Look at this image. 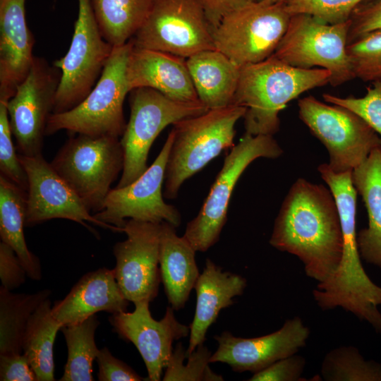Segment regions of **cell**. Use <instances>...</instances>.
<instances>
[{"mask_svg": "<svg viewBox=\"0 0 381 381\" xmlns=\"http://www.w3.org/2000/svg\"><path fill=\"white\" fill-rule=\"evenodd\" d=\"M270 243L296 255L309 277L326 281L337 269L343 249L339 214L330 189L298 179L282 204Z\"/></svg>", "mask_w": 381, "mask_h": 381, "instance_id": "cell-1", "label": "cell"}, {"mask_svg": "<svg viewBox=\"0 0 381 381\" xmlns=\"http://www.w3.org/2000/svg\"><path fill=\"white\" fill-rule=\"evenodd\" d=\"M332 193L339 214L343 249L336 271L319 283L313 294L323 310L340 306L361 320H366L381 334V287L365 273L361 262L356 231L357 190L352 181V171L336 173L328 164L318 168Z\"/></svg>", "mask_w": 381, "mask_h": 381, "instance_id": "cell-2", "label": "cell"}, {"mask_svg": "<svg viewBox=\"0 0 381 381\" xmlns=\"http://www.w3.org/2000/svg\"><path fill=\"white\" fill-rule=\"evenodd\" d=\"M330 73L320 68L292 66L272 54L241 68L231 104L243 107L246 133L253 135L275 134L279 113L302 93L329 83Z\"/></svg>", "mask_w": 381, "mask_h": 381, "instance_id": "cell-3", "label": "cell"}, {"mask_svg": "<svg viewBox=\"0 0 381 381\" xmlns=\"http://www.w3.org/2000/svg\"><path fill=\"white\" fill-rule=\"evenodd\" d=\"M245 112V107L231 104L173 124L174 139L164 175V198H176L187 179L224 150L234 146L235 126Z\"/></svg>", "mask_w": 381, "mask_h": 381, "instance_id": "cell-4", "label": "cell"}, {"mask_svg": "<svg viewBox=\"0 0 381 381\" xmlns=\"http://www.w3.org/2000/svg\"><path fill=\"white\" fill-rule=\"evenodd\" d=\"M133 46L127 43L114 47L102 73L89 95L74 108L52 114L45 135L62 130L74 134L121 138L127 123L123 115V102L131 92L126 68Z\"/></svg>", "mask_w": 381, "mask_h": 381, "instance_id": "cell-5", "label": "cell"}, {"mask_svg": "<svg viewBox=\"0 0 381 381\" xmlns=\"http://www.w3.org/2000/svg\"><path fill=\"white\" fill-rule=\"evenodd\" d=\"M58 174L95 213L103 209L111 185L123 171L120 138L76 134L50 162Z\"/></svg>", "mask_w": 381, "mask_h": 381, "instance_id": "cell-6", "label": "cell"}, {"mask_svg": "<svg viewBox=\"0 0 381 381\" xmlns=\"http://www.w3.org/2000/svg\"><path fill=\"white\" fill-rule=\"evenodd\" d=\"M129 93L130 119L120 138L124 166L116 188L131 184L146 171L152 145L167 126L209 110L200 100L176 101L150 87L135 88Z\"/></svg>", "mask_w": 381, "mask_h": 381, "instance_id": "cell-7", "label": "cell"}, {"mask_svg": "<svg viewBox=\"0 0 381 381\" xmlns=\"http://www.w3.org/2000/svg\"><path fill=\"white\" fill-rule=\"evenodd\" d=\"M291 16L284 1H253L213 28L214 47L241 67L260 62L274 53Z\"/></svg>", "mask_w": 381, "mask_h": 381, "instance_id": "cell-8", "label": "cell"}, {"mask_svg": "<svg viewBox=\"0 0 381 381\" xmlns=\"http://www.w3.org/2000/svg\"><path fill=\"white\" fill-rule=\"evenodd\" d=\"M282 153L273 135L244 133L225 157L198 214L186 225L183 236L196 252H205L219 241L233 190L248 166L258 158L276 159Z\"/></svg>", "mask_w": 381, "mask_h": 381, "instance_id": "cell-9", "label": "cell"}, {"mask_svg": "<svg viewBox=\"0 0 381 381\" xmlns=\"http://www.w3.org/2000/svg\"><path fill=\"white\" fill-rule=\"evenodd\" d=\"M349 26L350 20L329 24L307 14L292 15L273 54L294 67L324 68L331 74V85H342L355 78L347 52Z\"/></svg>", "mask_w": 381, "mask_h": 381, "instance_id": "cell-10", "label": "cell"}, {"mask_svg": "<svg viewBox=\"0 0 381 381\" xmlns=\"http://www.w3.org/2000/svg\"><path fill=\"white\" fill-rule=\"evenodd\" d=\"M298 107L300 119L327 148L328 165L336 173L352 171L381 147V137L347 108L327 104L311 95L300 99Z\"/></svg>", "mask_w": 381, "mask_h": 381, "instance_id": "cell-11", "label": "cell"}, {"mask_svg": "<svg viewBox=\"0 0 381 381\" xmlns=\"http://www.w3.org/2000/svg\"><path fill=\"white\" fill-rule=\"evenodd\" d=\"M210 24L200 0H153L134 46L187 59L214 49Z\"/></svg>", "mask_w": 381, "mask_h": 381, "instance_id": "cell-12", "label": "cell"}, {"mask_svg": "<svg viewBox=\"0 0 381 381\" xmlns=\"http://www.w3.org/2000/svg\"><path fill=\"white\" fill-rule=\"evenodd\" d=\"M78 13L69 49L54 62L61 71L53 112L67 111L79 104L99 80L113 49L103 37L90 0H78Z\"/></svg>", "mask_w": 381, "mask_h": 381, "instance_id": "cell-13", "label": "cell"}, {"mask_svg": "<svg viewBox=\"0 0 381 381\" xmlns=\"http://www.w3.org/2000/svg\"><path fill=\"white\" fill-rule=\"evenodd\" d=\"M61 76L59 68L42 57L34 56L27 77L6 102L19 154L42 155L46 127L53 112Z\"/></svg>", "mask_w": 381, "mask_h": 381, "instance_id": "cell-14", "label": "cell"}, {"mask_svg": "<svg viewBox=\"0 0 381 381\" xmlns=\"http://www.w3.org/2000/svg\"><path fill=\"white\" fill-rule=\"evenodd\" d=\"M173 139L171 129L157 158L140 177L128 186L110 190L103 209L93 214L97 219L122 230L126 219L180 226V212L165 202L162 190Z\"/></svg>", "mask_w": 381, "mask_h": 381, "instance_id": "cell-15", "label": "cell"}, {"mask_svg": "<svg viewBox=\"0 0 381 381\" xmlns=\"http://www.w3.org/2000/svg\"><path fill=\"white\" fill-rule=\"evenodd\" d=\"M18 157L28 181L25 226L53 219H65L83 225L94 234L97 233L87 222L114 232H123L122 229L105 224L92 215L42 155L29 157L18 154Z\"/></svg>", "mask_w": 381, "mask_h": 381, "instance_id": "cell-16", "label": "cell"}, {"mask_svg": "<svg viewBox=\"0 0 381 381\" xmlns=\"http://www.w3.org/2000/svg\"><path fill=\"white\" fill-rule=\"evenodd\" d=\"M160 224L129 219L123 227L126 238L114 246L116 279L125 298L133 303L151 302L158 294Z\"/></svg>", "mask_w": 381, "mask_h": 381, "instance_id": "cell-17", "label": "cell"}, {"mask_svg": "<svg viewBox=\"0 0 381 381\" xmlns=\"http://www.w3.org/2000/svg\"><path fill=\"white\" fill-rule=\"evenodd\" d=\"M149 301L134 303L133 312L111 314L109 322L114 330L137 348L147 370L150 381H159L173 352L174 341L186 337L190 327L179 322L171 306H167L164 317L155 320Z\"/></svg>", "mask_w": 381, "mask_h": 381, "instance_id": "cell-18", "label": "cell"}, {"mask_svg": "<svg viewBox=\"0 0 381 381\" xmlns=\"http://www.w3.org/2000/svg\"><path fill=\"white\" fill-rule=\"evenodd\" d=\"M309 329L298 317L286 320L277 331L254 338L234 337L224 331L214 336L218 346L210 363H224L238 373H257L296 353L306 345Z\"/></svg>", "mask_w": 381, "mask_h": 381, "instance_id": "cell-19", "label": "cell"}, {"mask_svg": "<svg viewBox=\"0 0 381 381\" xmlns=\"http://www.w3.org/2000/svg\"><path fill=\"white\" fill-rule=\"evenodd\" d=\"M34 44L25 0H0V101L8 102L27 77Z\"/></svg>", "mask_w": 381, "mask_h": 381, "instance_id": "cell-20", "label": "cell"}, {"mask_svg": "<svg viewBox=\"0 0 381 381\" xmlns=\"http://www.w3.org/2000/svg\"><path fill=\"white\" fill-rule=\"evenodd\" d=\"M126 77L131 91L150 87L176 101H199L186 59L181 56L137 47L133 43Z\"/></svg>", "mask_w": 381, "mask_h": 381, "instance_id": "cell-21", "label": "cell"}, {"mask_svg": "<svg viewBox=\"0 0 381 381\" xmlns=\"http://www.w3.org/2000/svg\"><path fill=\"white\" fill-rule=\"evenodd\" d=\"M129 302L113 269L102 267L84 274L62 300L55 302L52 311L63 326L82 322L101 311H126Z\"/></svg>", "mask_w": 381, "mask_h": 381, "instance_id": "cell-22", "label": "cell"}, {"mask_svg": "<svg viewBox=\"0 0 381 381\" xmlns=\"http://www.w3.org/2000/svg\"><path fill=\"white\" fill-rule=\"evenodd\" d=\"M246 279L229 271H223L210 258L200 274L194 289L196 305L193 320L190 325V339L186 354L204 344L210 327L215 322L220 311L234 304L233 298L243 294Z\"/></svg>", "mask_w": 381, "mask_h": 381, "instance_id": "cell-23", "label": "cell"}, {"mask_svg": "<svg viewBox=\"0 0 381 381\" xmlns=\"http://www.w3.org/2000/svg\"><path fill=\"white\" fill-rule=\"evenodd\" d=\"M195 253L183 236L176 234L174 226L167 222L160 224L161 281L168 302L174 310L185 306L200 275Z\"/></svg>", "mask_w": 381, "mask_h": 381, "instance_id": "cell-24", "label": "cell"}, {"mask_svg": "<svg viewBox=\"0 0 381 381\" xmlns=\"http://www.w3.org/2000/svg\"><path fill=\"white\" fill-rule=\"evenodd\" d=\"M198 99L209 109L231 104L240 78L241 66L220 51L209 49L186 59Z\"/></svg>", "mask_w": 381, "mask_h": 381, "instance_id": "cell-25", "label": "cell"}, {"mask_svg": "<svg viewBox=\"0 0 381 381\" xmlns=\"http://www.w3.org/2000/svg\"><path fill=\"white\" fill-rule=\"evenodd\" d=\"M352 181L365 205L368 226L357 234L361 257L381 269V147L352 171Z\"/></svg>", "mask_w": 381, "mask_h": 381, "instance_id": "cell-26", "label": "cell"}, {"mask_svg": "<svg viewBox=\"0 0 381 381\" xmlns=\"http://www.w3.org/2000/svg\"><path fill=\"white\" fill-rule=\"evenodd\" d=\"M26 208L27 192L0 175L1 240L15 251L28 277L40 280L42 278L40 260L28 249L24 235Z\"/></svg>", "mask_w": 381, "mask_h": 381, "instance_id": "cell-27", "label": "cell"}, {"mask_svg": "<svg viewBox=\"0 0 381 381\" xmlns=\"http://www.w3.org/2000/svg\"><path fill=\"white\" fill-rule=\"evenodd\" d=\"M46 299L31 315L23 336V353L28 358L37 381L54 378V344L62 325L54 317Z\"/></svg>", "mask_w": 381, "mask_h": 381, "instance_id": "cell-28", "label": "cell"}, {"mask_svg": "<svg viewBox=\"0 0 381 381\" xmlns=\"http://www.w3.org/2000/svg\"><path fill=\"white\" fill-rule=\"evenodd\" d=\"M51 291L13 293L0 287V355L23 353V339L35 310L49 298Z\"/></svg>", "mask_w": 381, "mask_h": 381, "instance_id": "cell-29", "label": "cell"}, {"mask_svg": "<svg viewBox=\"0 0 381 381\" xmlns=\"http://www.w3.org/2000/svg\"><path fill=\"white\" fill-rule=\"evenodd\" d=\"M99 30L113 47L127 43L145 20L153 0H90Z\"/></svg>", "mask_w": 381, "mask_h": 381, "instance_id": "cell-30", "label": "cell"}, {"mask_svg": "<svg viewBox=\"0 0 381 381\" xmlns=\"http://www.w3.org/2000/svg\"><path fill=\"white\" fill-rule=\"evenodd\" d=\"M99 322L93 315L82 322L63 325L68 358L60 381H92V363L99 349L95 336Z\"/></svg>", "mask_w": 381, "mask_h": 381, "instance_id": "cell-31", "label": "cell"}, {"mask_svg": "<svg viewBox=\"0 0 381 381\" xmlns=\"http://www.w3.org/2000/svg\"><path fill=\"white\" fill-rule=\"evenodd\" d=\"M321 373L329 381H381V364L365 361L353 346H341L326 355Z\"/></svg>", "mask_w": 381, "mask_h": 381, "instance_id": "cell-32", "label": "cell"}, {"mask_svg": "<svg viewBox=\"0 0 381 381\" xmlns=\"http://www.w3.org/2000/svg\"><path fill=\"white\" fill-rule=\"evenodd\" d=\"M181 342L176 344L164 369L163 381H222V375L214 373L209 366L212 355L204 344L186 354Z\"/></svg>", "mask_w": 381, "mask_h": 381, "instance_id": "cell-33", "label": "cell"}, {"mask_svg": "<svg viewBox=\"0 0 381 381\" xmlns=\"http://www.w3.org/2000/svg\"><path fill=\"white\" fill-rule=\"evenodd\" d=\"M354 78L381 83V30L365 33L347 46Z\"/></svg>", "mask_w": 381, "mask_h": 381, "instance_id": "cell-34", "label": "cell"}, {"mask_svg": "<svg viewBox=\"0 0 381 381\" xmlns=\"http://www.w3.org/2000/svg\"><path fill=\"white\" fill-rule=\"evenodd\" d=\"M363 0H285L292 16L307 14L329 24H340L350 20L356 7Z\"/></svg>", "mask_w": 381, "mask_h": 381, "instance_id": "cell-35", "label": "cell"}, {"mask_svg": "<svg viewBox=\"0 0 381 381\" xmlns=\"http://www.w3.org/2000/svg\"><path fill=\"white\" fill-rule=\"evenodd\" d=\"M12 135L6 102L0 101V175L27 192L28 176L16 154Z\"/></svg>", "mask_w": 381, "mask_h": 381, "instance_id": "cell-36", "label": "cell"}, {"mask_svg": "<svg viewBox=\"0 0 381 381\" xmlns=\"http://www.w3.org/2000/svg\"><path fill=\"white\" fill-rule=\"evenodd\" d=\"M323 99L329 104L339 105L356 113L381 137V83H371L361 97H340L324 94Z\"/></svg>", "mask_w": 381, "mask_h": 381, "instance_id": "cell-37", "label": "cell"}, {"mask_svg": "<svg viewBox=\"0 0 381 381\" xmlns=\"http://www.w3.org/2000/svg\"><path fill=\"white\" fill-rule=\"evenodd\" d=\"M381 30V0H363L350 17L348 44L361 35Z\"/></svg>", "mask_w": 381, "mask_h": 381, "instance_id": "cell-38", "label": "cell"}, {"mask_svg": "<svg viewBox=\"0 0 381 381\" xmlns=\"http://www.w3.org/2000/svg\"><path fill=\"white\" fill-rule=\"evenodd\" d=\"M306 361L294 354L278 360L267 368L253 373L250 381H298L301 379Z\"/></svg>", "mask_w": 381, "mask_h": 381, "instance_id": "cell-39", "label": "cell"}, {"mask_svg": "<svg viewBox=\"0 0 381 381\" xmlns=\"http://www.w3.org/2000/svg\"><path fill=\"white\" fill-rule=\"evenodd\" d=\"M96 361L98 365L97 378L99 381H141L133 368L114 357L107 347L99 349Z\"/></svg>", "mask_w": 381, "mask_h": 381, "instance_id": "cell-40", "label": "cell"}, {"mask_svg": "<svg viewBox=\"0 0 381 381\" xmlns=\"http://www.w3.org/2000/svg\"><path fill=\"white\" fill-rule=\"evenodd\" d=\"M27 277V272L15 251L8 245L1 241V286L9 291H13L23 284Z\"/></svg>", "mask_w": 381, "mask_h": 381, "instance_id": "cell-41", "label": "cell"}, {"mask_svg": "<svg viewBox=\"0 0 381 381\" xmlns=\"http://www.w3.org/2000/svg\"><path fill=\"white\" fill-rule=\"evenodd\" d=\"M1 381H37L28 358L23 354L0 355Z\"/></svg>", "mask_w": 381, "mask_h": 381, "instance_id": "cell-42", "label": "cell"}, {"mask_svg": "<svg viewBox=\"0 0 381 381\" xmlns=\"http://www.w3.org/2000/svg\"><path fill=\"white\" fill-rule=\"evenodd\" d=\"M253 1L255 0H200L213 28L224 16Z\"/></svg>", "mask_w": 381, "mask_h": 381, "instance_id": "cell-43", "label": "cell"}, {"mask_svg": "<svg viewBox=\"0 0 381 381\" xmlns=\"http://www.w3.org/2000/svg\"><path fill=\"white\" fill-rule=\"evenodd\" d=\"M255 1H265L268 2H277V1H283L285 0H255Z\"/></svg>", "mask_w": 381, "mask_h": 381, "instance_id": "cell-44", "label": "cell"}]
</instances>
